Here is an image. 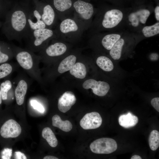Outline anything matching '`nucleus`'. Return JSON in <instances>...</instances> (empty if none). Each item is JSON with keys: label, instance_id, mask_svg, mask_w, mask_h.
<instances>
[{"label": "nucleus", "instance_id": "obj_5", "mask_svg": "<svg viewBox=\"0 0 159 159\" xmlns=\"http://www.w3.org/2000/svg\"><path fill=\"white\" fill-rule=\"evenodd\" d=\"M143 39L138 33L127 30L108 52L111 58L119 61L129 55L135 45Z\"/></svg>", "mask_w": 159, "mask_h": 159}, {"label": "nucleus", "instance_id": "obj_20", "mask_svg": "<svg viewBox=\"0 0 159 159\" xmlns=\"http://www.w3.org/2000/svg\"><path fill=\"white\" fill-rule=\"evenodd\" d=\"M138 121V117L130 112L120 115L118 118L120 125L127 128L135 126Z\"/></svg>", "mask_w": 159, "mask_h": 159}, {"label": "nucleus", "instance_id": "obj_21", "mask_svg": "<svg viewBox=\"0 0 159 159\" xmlns=\"http://www.w3.org/2000/svg\"><path fill=\"white\" fill-rule=\"evenodd\" d=\"M137 33L143 39L157 35L159 34V22L150 26L145 25Z\"/></svg>", "mask_w": 159, "mask_h": 159}, {"label": "nucleus", "instance_id": "obj_33", "mask_svg": "<svg viewBox=\"0 0 159 159\" xmlns=\"http://www.w3.org/2000/svg\"><path fill=\"white\" fill-rule=\"evenodd\" d=\"M12 154V150L11 149L9 148H5L1 152V158L3 159H10Z\"/></svg>", "mask_w": 159, "mask_h": 159}, {"label": "nucleus", "instance_id": "obj_1", "mask_svg": "<svg viewBox=\"0 0 159 159\" xmlns=\"http://www.w3.org/2000/svg\"><path fill=\"white\" fill-rule=\"evenodd\" d=\"M32 7L29 0L14 3L1 27L3 33L8 40L20 42L27 35L30 30L28 17Z\"/></svg>", "mask_w": 159, "mask_h": 159}, {"label": "nucleus", "instance_id": "obj_41", "mask_svg": "<svg viewBox=\"0 0 159 159\" xmlns=\"http://www.w3.org/2000/svg\"><path fill=\"white\" fill-rule=\"evenodd\" d=\"M154 1L156 4H159V0H152Z\"/></svg>", "mask_w": 159, "mask_h": 159}, {"label": "nucleus", "instance_id": "obj_13", "mask_svg": "<svg viewBox=\"0 0 159 159\" xmlns=\"http://www.w3.org/2000/svg\"><path fill=\"white\" fill-rule=\"evenodd\" d=\"M83 88L85 89H91L93 92L99 96L105 95L109 91L110 86L107 82L102 81H97L90 79L85 81L82 84Z\"/></svg>", "mask_w": 159, "mask_h": 159}, {"label": "nucleus", "instance_id": "obj_4", "mask_svg": "<svg viewBox=\"0 0 159 159\" xmlns=\"http://www.w3.org/2000/svg\"><path fill=\"white\" fill-rule=\"evenodd\" d=\"M14 57L18 64L32 79L39 83H42L39 63L40 61L39 55L26 48L10 44Z\"/></svg>", "mask_w": 159, "mask_h": 159}, {"label": "nucleus", "instance_id": "obj_40", "mask_svg": "<svg viewBox=\"0 0 159 159\" xmlns=\"http://www.w3.org/2000/svg\"><path fill=\"white\" fill-rule=\"evenodd\" d=\"M2 97H1V93L0 90V104H1L2 102Z\"/></svg>", "mask_w": 159, "mask_h": 159}, {"label": "nucleus", "instance_id": "obj_36", "mask_svg": "<svg viewBox=\"0 0 159 159\" xmlns=\"http://www.w3.org/2000/svg\"><path fill=\"white\" fill-rule=\"evenodd\" d=\"M153 12L157 22H159V4H156L155 7H154Z\"/></svg>", "mask_w": 159, "mask_h": 159}, {"label": "nucleus", "instance_id": "obj_7", "mask_svg": "<svg viewBox=\"0 0 159 159\" xmlns=\"http://www.w3.org/2000/svg\"><path fill=\"white\" fill-rule=\"evenodd\" d=\"M73 6L74 13L72 18L84 31L88 29L91 25L96 9L91 4L80 0L75 1Z\"/></svg>", "mask_w": 159, "mask_h": 159}, {"label": "nucleus", "instance_id": "obj_31", "mask_svg": "<svg viewBox=\"0 0 159 159\" xmlns=\"http://www.w3.org/2000/svg\"><path fill=\"white\" fill-rule=\"evenodd\" d=\"M14 70V67L8 63H4L0 65V79L10 74Z\"/></svg>", "mask_w": 159, "mask_h": 159}, {"label": "nucleus", "instance_id": "obj_35", "mask_svg": "<svg viewBox=\"0 0 159 159\" xmlns=\"http://www.w3.org/2000/svg\"><path fill=\"white\" fill-rule=\"evenodd\" d=\"M111 3L112 5L119 6H125L124 0H106Z\"/></svg>", "mask_w": 159, "mask_h": 159}, {"label": "nucleus", "instance_id": "obj_42", "mask_svg": "<svg viewBox=\"0 0 159 159\" xmlns=\"http://www.w3.org/2000/svg\"><path fill=\"white\" fill-rule=\"evenodd\" d=\"M3 22H1L0 21V28L1 27L2 24H3Z\"/></svg>", "mask_w": 159, "mask_h": 159}, {"label": "nucleus", "instance_id": "obj_26", "mask_svg": "<svg viewBox=\"0 0 159 159\" xmlns=\"http://www.w3.org/2000/svg\"><path fill=\"white\" fill-rule=\"evenodd\" d=\"M70 74L75 77L82 79L85 78L87 74V70L85 65L82 63L77 62L74 64L69 70Z\"/></svg>", "mask_w": 159, "mask_h": 159}, {"label": "nucleus", "instance_id": "obj_27", "mask_svg": "<svg viewBox=\"0 0 159 159\" xmlns=\"http://www.w3.org/2000/svg\"><path fill=\"white\" fill-rule=\"evenodd\" d=\"M42 136L51 147L54 148L57 146L58 144L57 139L50 128L49 127L44 128L42 132Z\"/></svg>", "mask_w": 159, "mask_h": 159}, {"label": "nucleus", "instance_id": "obj_14", "mask_svg": "<svg viewBox=\"0 0 159 159\" xmlns=\"http://www.w3.org/2000/svg\"><path fill=\"white\" fill-rule=\"evenodd\" d=\"M102 118L97 112H92L86 114L80 121L81 127L85 130L95 129L102 124Z\"/></svg>", "mask_w": 159, "mask_h": 159}, {"label": "nucleus", "instance_id": "obj_2", "mask_svg": "<svg viewBox=\"0 0 159 159\" xmlns=\"http://www.w3.org/2000/svg\"><path fill=\"white\" fill-rule=\"evenodd\" d=\"M129 9L130 7L112 5L96 9L90 28L92 34L126 29V19Z\"/></svg>", "mask_w": 159, "mask_h": 159}, {"label": "nucleus", "instance_id": "obj_43", "mask_svg": "<svg viewBox=\"0 0 159 159\" xmlns=\"http://www.w3.org/2000/svg\"><path fill=\"white\" fill-rule=\"evenodd\" d=\"M128 1H131L132 0H127Z\"/></svg>", "mask_w": 159, "mask_h": 159}, {"label": "nucleus", "instance_id": "obj_8", "mask_svg": "<svg viewBox=\"0 0 159 159\" xmlns=\"http://www.w3.org/2000/svg\"><path fill=\"white\" fill-rule=\"evenodd\" d=\"M54 30L57 39H67L81 37L84 31L79 24L71 17L61 20Z\"/></svg>", "mask_w": 159, "mask_h": 159}, {"label": "nucleus", "instance_id": "obj_11", "mask_svg": "<svg viewBox=\"0 0 159 159\" xmlns=\"http://www.w3.org/2000/svg\"><path fill=\"white\" fill-rule=\"evenodd\" d=\"M117 143L114 139L106 138L97 139L90 145L91 151L99 154L112 153L117 150Z\"/></svg>", "mask_w": 159, "mask_h": 159}, {"label": "nucleus", "instance_id": "obj_38", "mask_svg": "<svg viewBox=\"0 0 159 159\" xmlns=\"http://www.w3.org/2000/svg\"><path fill=\"white\" fill-rule=\"evenodd\" d=\"M44 159H58V158L54 156L51 155H47L44 157Z\"/></svg>", "mask_w": 159, "mask_h": 159}, {"label": "nucleus", "instance_id": "obj_12", "mask_svg": "<svg viewBox=\"0 0 159 159\" xmlns=\"http://www.w3.org/2000/svg\"><path fill=\"white\" fill-rule=\"evenodd\" d=\"M52 39L53 42L47 46L39 52L40 61L45 57L54 58L61 56L65 53L67 47L62 42Z\"/></svg>", "mask_w": 159, "mask_h": 159}, {"label": "nucleus", "instance_id": "obj_30", "mask_svg": "<svg viewBox=\"0 0 159 159\" xmlns=\"http://www.w3.org/2000/svg\"><path fill=\"white\" fill-rule=\"evenodd\" d=\"M12 87L11 82L9 80L2 82L0 85V91L2 99L5 100L7 99L8 92Z\"/></svg>", "mask_w": 159, "mask_h": 159}, {"label": "nucleus", "instance_id": "obj_17", "mask_svg": "<svg viewBox=\"0 0 159 159\" xmlns=\"http://www.w3.org/2000/svg\"><path fill=\"white\" fill-rule=\"evenodd\" d=\"M76 98L74 93L71 91H67L59 97L58 100V107L60 111L65 113L69 110L75 104Z\"/></svg>", "mask_w": 159, "mask_h": 159}, {"label": "nucleus", "instance_id": "obj_10", "mask_svg": "<svg viewBox=\"0 0 159 159\" xmlns=\"http://www.w3.org/2000/svg\"><path fill=\"white\" fill-rule=\"evenodd\" d=\"M39 11L42 21L47 28L52 29L57 23L58 19L55 10L49 4H45L38 0H32Z\"/></svg>", "mask_w": 159, "mask_h": 159}, {"label": "nucleus", "instance_id": "obj_15", "mask_svg": "<svg viewBox=\"0 0 159 159\" xmlns=\"http://www.w3.org/2000/svg\"><path fill=\"white\" fill-rule=\"evenodd\" d=\"M21 129L20 125L16 121L10 119L6 122L1 128L0 133L3 138H16L21 134Z\"/></svg>", "mask_w": 159, "mask_h": 159}, {"label": "nucleus", "instance_id": "obj_34", "mask_svg": "<svg viewBox=\"0 0 159 159\" xmlns=\"http://www.w3.org/2000/svg\"><path fill=\"white\" fill-rule=\"evenodd\" d=\"M151 104L152 106L158 112H159V98L155 97L151 101Z\"/></svg>", "mask_w": 159, "mask_h": 159}, {"label": "nucleus", "instance_id": "obj_3", "mask_svg": "<svg viewBox=\"0 0 159 159\" xmlns=\"http://www.w3.org/2000/svg\"><path fill=\"white\" fill-rule=\"evenodd\" d=\"M151 0H132L125 22V29L137 33L145 25L147 20L153 12Z\"/></svg>", "mask_w": 159, "mask_h": 159}, {"label": "nucleus", "instance_id": "obj_23", "mask_svg": "<svg viewBox=\"0 0 159 159\" xmlns=\"http://www.w3.org/2000/svg\"><path fill=\"white\" fill-rule=\"evenodd\" d=\"M76 57L73 55L68 56L62 60L59 64L57 71L60 73H62L69 70L75 63Z\"/></svg>", "mask_w": 159, "mask_h": 159}, {"label": "nucleus", "instance_id": "obj_6", "mask_svg": "<svg viewBox=\"0 0 159 159\" xmlns=\"http://www.w3.org/2000/svg\"><path fill=\"white\" fill-rule=\"evenodd\" d=\"M57 39L54 30L44 28L29 30L24 39L26 40V48L35 53L39 52L47 45L51 40Z\"/></svg>", "mask_w": 159, "mask_h": 159}, {"label": "nucleus", "instance_id": "obj_28", "mask_svg": "<svg viewBox=\"0 0 159 159\" xmlns=\"http://www.w3.org/2000/svg\"><path fill=\"white\" fill-rule=\"evenodd\" d=\"M148 142L150 149L156 150L159 146V132L156 130L152 131L150 135Z\"/></svg>", "mask_w": 159, "mask_h": 159}, {"label": "nucleus", "instance_id": "obj_37", "mask_svg": "<svg viewBox=\"0 0 159 159\" xmlns=\"http://www.w3.org/2000/svg\"><path fill=\"white\" fill-rule=\"evenodd\" d=\"M14 158L16 159H26L24 154L19 151L16 152L14 153Z\"/></svg>", "mask_w": 159, "mask_h": 159}, {"label": "nucleus", "instance_id": "obj_9", "mask_svg": "<svg viewBox=\"0 0 159 159\" xmlns=\"http://www.w3.org/2000/svg\"><path fill=\"white\" fill-rule=\"evenodd\" d=\"M127 30L99 32L92 34L91 37L92 40L99 43L102 47L108 52Z\"/></svg>", "mask_w": 159, "mask_h": 159}, {"label": "nucleus", "instance_id": "obj_19", "mask_svg": "<svg viewBox=\"0 0 159 159\" xmlns=\"http://www.w3.org/2000/svg\"><path fill=\"white\" fill-rule=\"evenodd\" d=\"M28 87L27 80L24 78L22 77L19 79L14 91L16 102L18 105L24 103Z\"/></svg>", "mask_w": 159, "mask_h": 159}, {"label": "nucleus", "instance_id": "obj_39", "mask_svg": "<svg viewBox=\"0 0 159 159\" xmlns=\"http://www.w3.org/2000/svg\"><path fill=\"white\" fill-rule=\"evenodd\" d=\"M131 159H142L141 157L139 155H134L132 156L131 158Z\"/></svg>", "mask_w": 159, "mask_h": 159}, {"label": "nucleus", "instance_id": "obj_18", "mask_svg": "<svg viewBox=\"0 0 159 159\" xmlns=\"http://www.w3.org/2000/svg\"><path fill=\"white\" fill-rule=\"evenodd\" d=\"M51 5L55 10L58 17L61 21L68 18L67 12L72 6L71 0H52Z\"/></svg>", "mask_w": 159, "mask_h": 159}, {"label": "nucleus", "instance_id": "obj_24", "mask_svg": "<svg viewBox=\"0 0 159 159\" xmlns=\"http://www.w3.org/2000/svg\"><path fill=\"white\" fill-rule=\"evenodd\" d=\"M52 125L65 132H69L72 129L71 123L68 120L63 121L58 115H54L52 118Z\"/></svg>", "mask_w": 159, "mask_h": 159}, {"label": "nucleus", "instance_id": "obj_22", "mask_svg": "<svg viewBox=\"0 0 159 159\" xmlns=\"http://www.w3.org/2000/svg\"><path fill=\"white\" fill-rule=\"evenodd\" d=\"M14 57L10 44L0 41V63L5 62Z\"/></svg>", "mask_w": 159, "mask_h": 159}, {"label": "nucleus", "instance_id": "obj_25", "mask_svg": "<svg viewBox=\"0 0 159 159\" xmlns=\"http://www.w3.org/2000/svg\"><path fill=\"white\" fill-rule=\"evenodd\" d=\"M96 63L100 68L106 72H111L114 69L113 61L111 59L105 56L98 57L97 59Z\"/></svg>", "mask_w": 159, "mask_h": 159}, {"label": "nucleus", "instance_id": "obj_16", "mask_svg": "<svg viewBox=\"0 0 159 159\" xmlns=\"http://www.w3.org/2000/svg\"><path fill=\"white\" fill-rule=\"evenodd\" d=\"M33 5L29 12L28 17V22L29 29L34 30L47 28L45 24L42 20L41 16L39 11L34 4Z\"/></svg>", "mask_w": 159, "mask_h": 159}, {"label": "nucleus", "instance_id": "obj_29", "mask_svg": "<svg viewBox=\"0 0 159 159\" xmlns=\"http://www.w3.org/2000/svg\"><path fill=\"white\" fill-rule=\"evenodd\" d=\"M13 3L9 0H0V19H4L7 12L12 7Z\"/></svg>", "mask_w": 159, "mask_h": 159}, {"label": "nucleus", "instance_id": "obj_32", "mask_svg": "<svg viewBox=\"0 0 159 159\" xmlns=\"http://www.w3.org/2000/svg\"><path fill=\"white\" fill-rule=\"evenodd\" d=\"M30 102L31 105L34 109L40 113L44 112V109L43 106L37 100H32L30 101Z\"/></svg>", "mask_w": 159, "mask_h": 159}]
</instances>
